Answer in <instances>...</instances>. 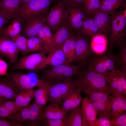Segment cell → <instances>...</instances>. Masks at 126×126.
Wrapping results in <instances>:
<instances>
[{
    "mask_svg": "<svg viewBox=\"0 0 126 126\" xmlns=\"http://www.w3.org/2000/svg\"><path fill=\"white\" fill-rule=\"evenodd\" d=\"M22 7L20 0L0 1V14L9 21L18 16Z\"/></svg>",
    "mask_w": 126,
    "mask_h": 126,
    "instance_id": "16",
    "label": "cell"
},
{
    "mask_svg": "<svg viewBox=\"0 0 126 126\" xmlns=\"http://www.w3.org/2000/svg\"><path fill=\"white\" fill-rule=\"evenodd\" d=\"M20 108L17 106L14 101L0 102V117H7Z\"/></svg>",
    "mask_w": 126,
    "mask_h": 126,
    "instance_id": "34",
    "label": "cell"
},
{
    "mask_svg": "<svg viewBox=\"0 0 126 126\" xmlns=\"http://www.w3.org/2000/svg\"><path fill=\"white\" fill-rule=\"evenodd\" d=\"M8 68L7 63L0 58V75H6L7 73Z\"/></svg>",
    "mask_w": 126,
    "mask_h": 126,
    "instance_id": "46",
    "label": "cell"
},
{
    "mask_svg": "<svg viewBox=\"0 0 126 126\" xmlns=\"http://www.w3.org/2000/svg\"><path fill=\"white\" fill-rule=\"evenodd\" d=\"M102 76L108 82L112 93L117 91L126 96V70L116 69Z\"/></svg>",
    "mask_w": 126,
    "mask_h": 126,
    "instance_id": "9",
    "label": "cell"
},
{
    "mask_svg": "<svg viewBox=\"0 0 126 126\" xmlns=\"http://www.w3.org/2000/svg\"><path fill=\"white\" fill-rule=\"evenodd\" d=\"M65 118L55 119H45L43 126H65L64 121Z\"/></svg>",
    "mask_w": 126,
    "mask_h": 126,
    "instance_id": "44",
    "label": "cell"
},
{
    "mask_svg": "<svg viewBox=\"0 0 126 126\" xmlns=\"http://www.w3.org/2000/svg\"><path fill=\"white\" fill-rule=\"evenodd\" d=\"M76 37V35L72 33L62 46V50L68 63L75 60Z\"/></svg>",
    "mask_w": 126,
    "mask_h": 126,
    "instance_id": "24",
    "label": "cell"
},
{
    "mask_svg": "<svg viewBox=\"0 0 126 126\" xmlns=\"http://www.w3.org/2000/svg\"><path fill=\"white\" fill-rule=\"evenodd\" d=\"M74 80V88L83 92L92 90L112 93L107 81L101 75L95 72L87 65L81 68Z\"/></svg>",
    "mask_w": 126,
    "mask_h": 126,
    "instance_id": "1",
    "label": "cell"
},
{
    "mask_svg": "<svg viewBox=\"0 0 126 126\" xmlns=\"http://www.w3.org/2000/svg\"><path fill=\"white\" fill-rule=\"evenodd\" d=\"M81 109L82 126H92L97 119V111L88 97L84 98L82 102Z\"/></svg>",
    "mask_w": 126,
    "mask_h": 126,
    "instance_id": "17",
    "label": "cell"
},
{
    "mask_svg": "<svg viewBox=\"0 0 126 126\" xmlns=\"http://www.w3.org/2000/svg\"><path fill=\"white\" fill-rule=\"evenodd\" d=\"M66 7L62 4H57L52 7L46 17V24L51 30H56L62 24Z\"/></svg>",
    "mask_w": 126,
    "mask_h": 126,
    "instance_id": "12",
    "label": "cell"
},
{
    "mask_svg": "<svg viewBox=\"0 0 126 126\" xmlns=\"http://www.w3.org/2000/svg\"><path fill=\"white\" fill-rule=\"evenodd\" d=\"M69 112L64 119L65 126H82V113L80 105Z\"/></svg>",
    "mask_w": 126,
    "mask_h": 126,
    "instance_id": "31",
    "label": "cell"
},
{
    "mask_svg": "<svg viewBox=\"0 0 126 126\" xmlns=\"http://www.w3.org/2000/svg\"><path fill=\"white\" fill-rule=\"evenodd\" d=\"M35 90L30 89L18 94L16 97L14 101L18 108H21L27 106L34 97Z\"/></svg>",
    "mask_w": 126,
    "mask_h": 126,
    "instance_id": "32",
    "label": "cell"
},
{
    "mask_svg": "<svg viewBox=\"0 0 126 126\" xmlns=\"http://www.w3.org/2000/svg\"><path fill=\"white\" fill-rule=\"evenodd\" d=\"M9 21L4 17L0 14V34Z\"/></svg>",
    "mask_w": 126,
    "mask_h": 126,
    "instance_id": "48",
    "label": "cell"
},
{
    "mask_svg": "<svg viewBox=\"0 0 126 126\" xmlns=\"http://www.w3.org/2000/svg\"><path fill=\"white\" fill-rule=\"evenodd\" d=\"M50 83L43 80L42 84L35 90L34 95L35 102L43 106L47 103L48 100V93Z\"/></svg>",
    "mask_w": 126,
    "mask_h": 126,
    "instance_id": "28",
    "label": "cell"
},
{
    "mask_svg": "<svg viewBox=\"0 0 126 126\" xmlns=\"http://www.w3.org/2000/svg\"><path fill=\"white\" fill-rule=\"evenodd\" d=\"M91 37L90 47L92 52L97 55L105 53L108 43L106 35L98 33Z\"/></svg>",
    "mask_w": 126,
    "mask_h": 126,
    "instance_id": "22",
    "label": "cell"
},
{
    "mask_svg": "<svg viewBox=\"0 0 126 126\" xmlns=\"http://www.w3.org/2000/svg\"><path fill=\"white\" fill-rule=\"evenodd\" d=\"M45 14L31 15L21 18L22 28L20 34L27 38L36 36L46 22Z\"/></svg>",
    "mask_w": 126,
    "mask_h": 126,
    "instance_id": "7",
    "label": "cell"
},
{
    "mask_svg": "<svg viewBox=\"0 0 126 126\" xmlns=\"http://www.w3.org/2000/svg\"><path fill=\"white\" fill-rule=\"evenodd\" d=\"M91 101L96 109L99 117H104L111 119V105Z\"/></svg>",
    "mask_w": 126,
    "mask_h": 126,
    "instance_id": "38",
    "label": "cell"
},
{
    "mask_svg": "<svg viewBox=\"0 0 126 126\" xmlns=\"http://www.w3.org/2000/svg\"><path fill=\"white\" fill-rule=\"evenodd\" d=\"M55 0H32L22 6L18 17L22 18L31 15L45 14L51 4Z\"/></svg>",
    "mask_w": 126,
    "mask_h": 126,
    "instance_id": "11",
    "label": "cell"
},
{
    "mask_svg": "<svg viewBox=\"0 0 126 126\" xmlns=\"http://www.w3.org/2000/svg\"><path fill=\"white\" fill-rule=\"evenodd\" d=\"M6 76L18 93L38 87L43 81L42 79H39L36 75L33 74L12 72L7 73Z\"/></svg>",
    "mask_w": 126,
    "mask_h": 126,
    "instance_id": "3",
    "label": "cell"
},
{
    "mask_svg": "<svg viewBox=\"0 0 126 126\" xmlns=\"http://www.w3.org/2000/svg\"><path fill=\"white\" fill-rule=\"evenodd\" d=\"M91 15L97 27L98 33L106 35L110 34L111 27L109 14L99 10Z\"/></svg>",
    "mask_w": 126,
    "mask_h": 126,
    "instance_id": "18",
    "label": "cell"
},
{
    "mask_svg": "<svg viewBox=\"0 0 126 126\" xmlns=\"http://www.w3.org/2000/svg\"><path fill=\"white\" fill-rule=\"evenodd\" d=\"M74 88V80L72 79L55 84L50 83L48 101L50 104L59 105L63 102Z\"/></svg>",
    "mask_w": 126,
    "mask_h": 126,
    "instance_id": "4",
    "label": "cell"
},
{
    "mask_svg": "<svg viewBox=\"0 0 126 126\" xmlns=\"http://www.w3.org/2000/svg\"><path fill=\"white\" fill-rule=\"evenodd\" d=\"M126 0H100L99 10L110 14L126 6Z\"/></svg>",
    "mask_w": 126,
    "mask_h": 126,
    "instance_id": "30",
    "label": "cell"
},
{
    "mask_svg": "<svg viewBox=\"0 0 126 126\" xmlns=\"http://www.w3.org/2000/svg\"><path fill=\"white\" fill-rule=\"evenodd\" d=\"M45 119H60L65 118L67 116L66 113L59 105L50 104L43 108Z\"/></svg>",
    "mask_w": 126,
    "mask_h": 126,
    "instance_id": "29",
    "label": "cell"
},
{
    "mask_svg": "<svg viewBox=\"0 0 126 126\" xmlns=\"http://www.w3.org/2000/svg\"><path fill=\"white\" fill-rule=\"evenodd\" d=\"M27 45L29 52H41L44 48L43 45L37 36L27 38Z\"/></svg>",
    "mask_w": 126,
    "mask_h": 126,
    "instance_id": "40",
    "label": "cell"
},
{
    "mask_svg": "<svg viewBox=\"0 0 126 126\" xmlns=\"http://www.w3.org/2000/svg\"><path fill=\"white\" fill-rule=\"evenodd\" d=\"M19 51L14 42L10 38L0 34V55L16 64L18 61Z\"/></svg>",
    "mask_w": 126,
    "mask_h": 126,
    "instance_id": "14",
    "label": "cell"
},
{
    "mask_svg": "<svg viewBox=\"0 0 126 126\" xmlns=\"http://www.w3.org/2000/svg\"><path fill=\"white\" fill-rule=\"evenodd\" d=\"M22 28L21 19L17 17L13 19L8 26L5 27L0 34L10 38L20 34Z\"/></svg>",
    "mask_w": 126,
    "mask_h": 126,
    "instance_id": "25",
    "label": "cell"
},
{
    "mask_svg": "<svg viewBox=\"0 0 126 126\" xmlns=\"http://www.w3.org/2000/svg\"><path fill=\"white\" fill-rule=\"evenodd\" d=\"M119 48L120 52L116 55L117 69H126V45L125 40L117 45Z\"/></svg>",
    "mask_w": 126,
    "mask_h": 126,
    "instance_id": "35",
    "label": "cell"
},
{
    "mask_svg": "<svg viewBox=\"0 0 126 126\" xmlns=\"http://www.w3.org/2000/svg\"><path fill=\"white\" fill-rule=\"evenodd\" d=\"M113 98L111 105V119L113 120L123 113L118 95V91H115L112 93Z\"/></svg>",
    "mask_w": 126,
    "mask_h": 126,
    "instance_id": "37",
    "label": "cell"
},
{
    "mask_svg": "<svg viewBox=\"0 0 126 126\" xmlns=\"http://www.w3.org/2000/svg\"><path fill=\"white\" fill-rule=\"evenodd\" d=\"M83 3L88 16L99 10L100 0H84Z\"/></svg>",
    "mask_w": 126,
    "mask_h": 126,
    "instance_id": "41",
    "label": "cell"
},
{
    "mask_svg": "<svg viewBox=\"0 0 126 126\" xmlns=\"http://www.w3.org/2000/svg\"><path fill=\"white\" fill-rule=\"evenodd\" d=\"M10 38L15 43L19 51L22 54L26 55L29 52L27 45V38L19 34Z\"/></svg>",
    "mask_w": 126,
    "mask_h": 126,
    "instance_id": "39",
    "label": "cell"
},
{
    "mask_svg": "<svg viewBox=\"0 0 126 126\" xmlns=\"http://www.w3.org/2000/svg\"><path fill=\"white\" fill-rule=\"evenodd\" d=\"M88 16L83 6L66 8L61 25L77 32L80 30L84 21Z\"/></svg>",
    "mask_w": 126,
    "mask_h": 126,
    "instance_id": "8",
    "label": "cell"
},
{
    "mask_svg": "<svg viewBox=\"0 0 126 126\" xmlns=\"http://www.w3.org/2000/svg\"><path fill=\"white\" fill-rule=\"evenodd\" d=\"M77 33L74 61L78 64H80L89 60L92 51L85 37L82 34Z\"/></svg>",
    "mask_w": 126,
    "mask_h": 126,
    "instance_id": "13",
    "label": "cell"
},
{
    "mask_svg": "<svg viewBox=\"0 0 126 126\" xmlns=\"http://www.w3.org/2000/svg\"><path fill=\"white\" fill-rule=\"evenodd\" d=\"M111 120L112 126H126V113L120 115L116 118Z\"/></svg>",
    "mask_w": 126,
    "mask_h": 126,
    "instance_id": "43",
    "label": "cell"
},
{
    "mask_svg": "<svg viewBox=\"0 0 126 126\" xmlns=\"http://www.w3.org/2000/svg\"><path fill=\"white\" fill-rule=\"evenodd\" d=\"M81 90L74 88L62 103L61 108L66 113L76 108L80 105L82 98Z\"/></svg>",
    "mask_w": 126,
    "mask_h": 126,
    "instance_id": "19",
    "label": "cell"
},
{
    "mask_svg": "<svg viewBox=\"0 0 126 126\" xmlns=\"http://www.w3.org/2000/svg\"><path fill=\"white\" fill-rule=\"evenodd\" d=\"M91 101L112 105L113 95H110L106 93L99 91L87 90L84 92Z\"/></svg>",
    "mask_w": 126,
    "mask_h": 126,
    "instance_id": "26",
    "label": "cell"
},
{
    "mask_svg": "<svg viewBox=\"0 0 126 126\" xmlns=\"http://www.w3.org/2000/svg\"><path fill=\"white\" fill-rule=\"evenodd\" d=\"M30 117L28 124L31 126H43L45 118L43 108L35 101L29 104Z\"/></svg>",
    "mask_w": 126,
    "mask_h": 126,
    "instance_id": "20",
    "label": "cell"
},
{
    "mask_svg": "<svg viewBox=\"0 0 126 126\" xmlns=\"http://www.w3.org/2000/svg\"><path fill=\"white\" fill-rule=\"evenodd\" d=\"M79 31L80 34L91 37L98 33L97 27L92 17L88 16L85 20Z\"/></svg>",
    "mask_w": 126,
    "mask_h": 126,
    "instance_id": "33",
    "label": "cell"
},
{
    "mask_svg": "<svg viewBox=\"0 0 126 126\" xmlns=\"http://www.w3.org/2000/svg\"></svg>",
    "mask_w": 126,
    "mask_h": 126,
    "instance_id": "50",
    "label": "cell"
},
{
    "mask_svg": "<svg viewBox=\"0 0 126 126\" xmlns=\"http://www.w3.org/2000/svg\"><path fill=\"white\" fill-rule=\"evenodd\" d=\"M72 30L65 26L61 25L57 29L49 44L41 52L49 54L61 46L72 33Z\"/></svg>",
    "mask_w": 126,
    "mask_h": 126,
    "instance_id": "15",
    "label": "cell"
},
{
    "mask_svg": "<svg viewBox=\"0 0 126 126\" xmlns=\"http://www.w3.org/2000/svg\"><path fill=\"white\" fill-rule=\"evenodd\" d=\"M29 117L30 109L28 105L26 106L20 108L7 118L10 122L13 123H25L29 125Z\"/></svg>",
    "mask_w": 126,
    "mask_h": 126,
    "instance_id": "27",
    "label": "cell"
},
{
    "mask_svg": "<svg viewBox=\"0 0 126 126\" xmlns=\"http://www.w3.org/2000/svg\"><path fill=\"white\" fill-rule=\"evenodd\" d=\"M51 30L45 23L39 31L37 35L44 45L43 49L49 45L54 35L52 33Z\"/></svg>",
    "mask_w": 126,
    "mask_h": 126,
    "instance_id": "36",
    "label": "cell"
},
{
    "mask_svg": "<svg viewBox=\"0 0 126 126\" xmlns=\"http://www.w3.org/2000/svg\"><path fill=\"white\" fill-rule=\"evenodd\" d=\"M104 53L97 55L88 61V64L93 70L101 75L117 69L116 55Z\"/></svg>",
    "mask_w": 126,
    "mask_h": 126,
    "instance_id": "6",
    "label": "cell"
},
{
    "mask_svg": "<svg viewBox=\"0 0 126 126\" xmlns=\"http://www.w3.org/2000/svg\"><path fill=\"white\" fill-rule=\"evenodd\" d=\"M110 14L111 27L110 41L112 44L116 45L125 40L126 16L124 11H115Z\"/></svg>",
    "mask_w": 126,
    "mask_h": 126,
    "instance_id": "5",
    "label": "cell"
},
{
    "mask_svg": "<svg viewBox=\"0 0 126 126\" xmlns=\"http://www.w3.org/2000/svg\"><path fill=\"white\" fill-rule=\"evenodd\" d=\"M92 126H112L111 120L105 117H99L93 124Z\"/></svg>",
    "mask_w": 126,
    "mask_h": 126,
    "instance_id": "45",
    "label": "cell"
},
{
    "mask_svg": "<svg viewBox=\"0 0 126 126\" xmlns=\"http://www.w3.org/2000/svg\"><path fill=\"white\" fill-rule=\"evenodd\" d=\"M0 117V126H29L26 124L14 123L1 119Z\"/></svg>",
    "mask_w": 126,
    "mask_h": 126,
    "instance_id": "47",
    "label": "cell"
},
{
    "mask_svg": "<svg viewBox=\"0 0 126 126\" xmlns=\"http://www.w3.org/2000/svg\"><path fill=\"white\" fill-rule=\"evenodd\" d=\"M18 94L7 78H0V102L15 99Z\"/></svg>",
    "mask_w": 126,
    "mask_h": 126,
    "instance_id": "23",
    "label": "cell"
},
{
    "mask_svg": "<svg viewBox=\"0 0 126 126\" xmlns=\"http://www.w3.org/2000/svg\"><path fill=\"white\" fill-rule=\"evenodd\" d=\"M32 0H20L22 6H23L27 4Z\"/></svg>",
    "mask_w": 126,
    "mask_h": 126,
    "instance_id": "49",
    "label": "cell"
},
{
    "mask_svg": "<svg viewBox=\"0 0 126 126\" xmlns=\"http://www.w3.org/2000/svg\"><path fill=\"white\" fill-rule=\"evenodd\" d=\"M62 46L48 54V55L46 57L43 63L42 69L48 66H55L68 63L63 50Z\"/></svg>",
    "mask_w": 126,
    "mask_h": 126,
    "instance_id": "21",
    "label": "cell"
},
{
    "mask_svg": "<svg viewBox=\"0 0 126 126\" xmlns=\"http://www.w3.org/2000/svg\"><path fill=\"white\" fill-rule=\"evenodd\" d=\"M58 2L64 5L66 8L83 7L84 0H56Z\"/></svg>",
    "mask_w": 126,
    "mask_h": 126,
    "instance_id": "42",
    "label": "cell"
},
{
    "mask_svg": "<svg viewBox=\"0 0 126 126\" xmlns=\"http://www.w3.org/2000/svg\"><path fill=\"white\" fill-rule=\"evenodd\" d=\"M88 63V62L76 65L65 63L52 66L43 70L41 79L52 84L70 79L73 75L77 74L81 68L87 66Z\"/></svg>",
    "mask_w": 126,
    "mask_h": 126,
    "instance_id": "2",
    "label": "cell"
},
{
    "mask_svg": "<svg viewBox=\"0 0 126 126\" xmlns=\"http://www.w3.org/2000/svg\"><path fill=\"white\" fill-rule=\"evenodd\" d=\"M46 54L43 52L32 54L21 58L14 66V69L35 71L42 69Z\"/></svg>",
    "mask_w": 126,
    "mask_h": 126,
    "instance_id": "10",
    "label": "cell"
}]
</instances>
